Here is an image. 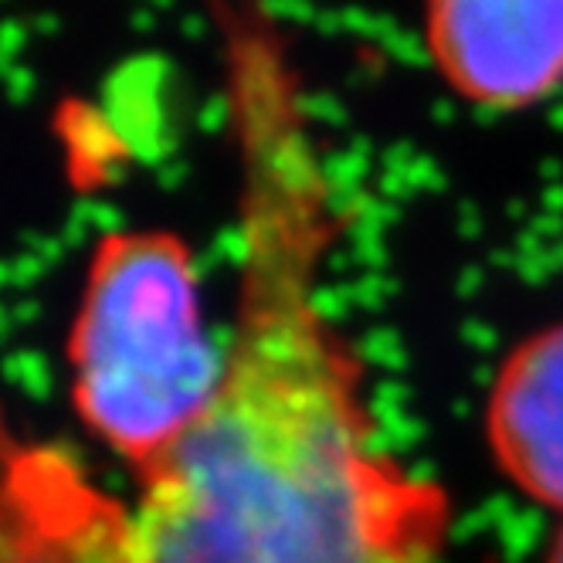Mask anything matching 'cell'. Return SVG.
Instances as JSON below:
<instances>
[{
	"instance_id": "cell-1",
	"label": "cell",
	"mask_w": 563,
	"mask_h": 563,
	"mask_svg": "<svg viewBox=\"0 0 563 563\" xmlns=\"http://www.w3.org/2000/svg\"><path fill=\"white\" fill-rule=\"evenodd\" d=\"M238 156V296L214 397L136 478L140 563H438L445 486L377 445L367 371L319 306L343 211L289 37L214 8Z\"/></svg>"
},
{
	"instance_id": "cell-2",
	"label": "cell",
	"mask_w": 563,
	"mask_h": 563,
	"mask_svg": "<svg viewBox=\"0 0 563 563\" xmlns=\"http://www.w3.org/2000/svg\"><path fill=\"white\" fill-rule=\"evenodd\" d=\"M221 367L187 241L167 228L102 234L68 330L71 408L89 434L140 475L208 408Z\"/></svg>"
},
{
	"instance_id": "cell-3",
	"label": "cell",
	"mask_w": 563,
	"mask_h": 563,
	"mask_svg": "<svg viewBox=\"0 0 563 563\" xmlns=\"http://www.w3.org/2000/svg\"><path fill=\"white\" fill-rule=\"evenodd\" d=\"M424 52L455 96L522 112L563 89V0H434Z\"/></svg>"
},
{
	"instance_id": "cell-4",
	"label": "cell",
	"mask_w": 563,
	"mask_h": 563,
	"mask_svg": "<svg viewBox=\"0 0 563 563\" xmlns=\"http://www.w3.org/2000/svg\"><path fill=\"white\" fill-rule=\"evenodd\" d=\"M0 563H140L133 506L68 449L4 431Z\"/></svg>"
},
{
	"instance_id": "cell-5",
	"label": "cell",
	"mask_w": 563,
	"mask_h": 563,
	"mask_svg": "<svg viewBox=\"0 0 563 563\" xmlns=\"http://www.w3.org/2000/svg\"><path fill=\"white\" fill-rule=\"evenodd\" d=\"M486 445L509 486L563 516V323L506 353L486 397Z\"/></svg>"
},
{
	"instance_id": "cell-6",
	"label": "cell",
	"mask_w": 563,
	"mask_h": 563,
	"mask_svg": "<svg viewBox=\"0 0 563 563\" xmlns=\"http://www.w3.org/2000/svg\"><path fill=\"white\" fill-rule=\"evenodd\" d=\"M543 563H563V519H560V527L550 537V547H547V560Z\"/></svg>"
}]
</instances>
